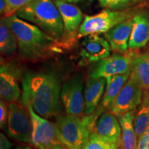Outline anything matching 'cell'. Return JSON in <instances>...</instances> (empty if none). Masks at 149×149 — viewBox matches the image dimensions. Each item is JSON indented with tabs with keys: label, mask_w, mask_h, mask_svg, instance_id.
Returning a JSON list of instances; mask_svg holds the SVG:
<instances>
[{
	"label": "cell",
	"mask_w": 149,
	"mask_h": 149,
	"mask_svg": "<svg viewBox=\"0 0 149 149\" xmlns=\"http://www.w3.org/2000/svg\"><path fill=\"white\" fill-rule=\"evenodd\" d=\"M133 54L134 52H127L125 54L115 53L99 61L91 70L89 77L107 79L113 75L130 72L131 70Z\"/></svg>",
	"instance_id": "10"
},
{
	"label": "cell",
	"mask_w": 149,
	"mask_h": 149,
	"mask_svg": "<svg viewBox=\"0 0 149 149\" xmlns=\"http://www.w3.org/2000/svg\"><path fill=\"white\" fill-rule=\"evenodd\" d=\"M12 144L8 138L1 133L0 134V149H10Z\"/></svg>",
	"instance_id": "28"
},
{
	"label": "cell",
	"mask_w": 149,
	"mask_h": 149,
	"mask_svg": "<svg viewBox=\"0 0 149 149\" xmlns=\"http://www.w3.org/2000/svg\"><path fill=\"white\" fill-rule=\"evenodd\" d=\"M55 3L61 15L67 34H74L83 22V14L77 6L70 3L55 0Z\"/></svg>",
	"instance_id": "17"
},
{
	"label": "cell",
	"mask_w": 149,
	"mask_h": 149,
	"mask_svg": "<svg viewBox=\"0 0 149 149\" xmlns=\"http://www.w3.org/2000/svg\"><path fill=\"white\" fill-rule=\"evenodd\" d=\"M111 48L107 39L98 34L85 37L81 42L80 56L85 62H96L109 57Z\"/></svg>",
	"instance_id": "12"
},
{
	"label": "cell",
	"mask_w": 149,
	"mask_h": 149,
	"mask_svg": "<svg viewBox=\"0 0 149 149\" xmlns=\"http://www.w3.org/2000/svg\"><path fill=\"white\" fill-rule=\"evenodd\" d=\"M100 113L83 117L58 115L56 133L60 144L66 149H81L93 133L96 118Z\"/></svg>",
	"instance_id": "4"
},
{
	"label": "cell",
	"mask_w": 149,
	"mask_h": 149,
	"mask_svg": "<svg viewBox=\"0 0 149 149\" xmlns=\"http://www.w3.org/2000/svg\"><path fill=\"white\" fill-rule=\"evenodd\" d=\"M133 17V13L130 11L109 9L94 15H86L78 30L77 38H82L92 34L106 33Z\"/></svg>",
	"instance_id": "5"
},
{
	"label": "cell",
	"mask_w": 149,
	"mask_h": 149,
	"mask_svg": "<svg viewBox=\"0 0 149 149\" xmlns=\"http://www.w3.org/2000/svg\"><path fill=\"white\" fill-rule=\"evenodd\" d=\"M27 107L32 120V133L30 144L37 148L61 144L56 133L55 124L37 115L31 106Z\"/></svg>",
	"instance_id": "9"
},
{
	"label": "cell",
	"mask_w": 149,
	"mask_h": 149,
	"mask_svg": "<svg viewBox=\"0 0 149 149\" xmlns=\"http://www.w3.org/2000/svg\"><path fill=\"white\" fill-rule=\"evenodd\" d=\"M135 111H132L119 117L122 129L121 146L123 149H137V136L134 127Z\"/></svg>",
	"instance_id": "19"
},
{
	"label": "cell",
	"mask_w": 149,
	"mask_h": 149,
	"mask_svg": "<svg viewBox=\"0 0 149 149\" xmlns=\"http://www.w3.org/2000/svg\"><path fill=\"white\" fill-rule=\"evenodd\" d=\"M21 69L11 62L3 63L0 67V96L6 103L11 104L19 100L21 95L19 81Z\"/></svg>",
	"instance_id": "11"
},
{
	"label": "cell",
	"mask_w": 149,
	"mask_h": 149,
	"mask_svg": "<svg viewBox=\"0 0 149 149\" xmlns=\"http://www.w3.org/2000/svg\"><path fill=\"white\" fill-rule=\"evenodd\" d=\"M132 1H140V0H132Z\"/></svg>",
	"instance_id": "36"
},
{
	"label": "cell",
	"mask_w": 149,
	"mask_h": 149,
	"mask_svg": "<svg viewBox=\"0 0 149 149\" xmlns=\"http://www.w3.org/2000/svg\"><path fill=\"white\" fill-rule=\"evenodd\" d=\"M149 124V91H145L142 101L135 112L134 127L137 137L144 133Z\"/></svg>",
	"instance_id": "22"
},
{
	"label": "cell",
	"mask_w": 149,
	"mask_h": 149,
	"mask_svg": "<svg viewBox=\"0 0 149 149\" xmlns=\"http://www.w3.org/2000/svg\"><path fill=\"white\" fill-rule=\"evenodd\" d=\"M115 145L117 144H109L93 133L86 144L81 149H112Z\"/></svg>",
	"instance_id": "24"
},
{
	"label": "cell",
	"mask_w": 149,
	"mask_h": 149,
	"mask_svg": "<svg viewBox=\"0 0 149 149\" xmlns=\"http://www.w3.org/2000/svg\"><path fill=\"white\" fill-rule=\"evenodd\" d=\"M143 95L142 89L130 75L118 95L109 107V111L118 117L135 111L141 103Z\"/></svg>",
	"instance_id": "8"
},
{
	"label": "cell",
	"mask_w": 149,
	"mask_h": 149,
	"mask_svg": "<svg viewBox=\"0 0 149 149\" xmlns=\"http://www.w3.org/2000/svg\"><path fill=\"white\" fill-rule=\"evenodd\" d=\"M107 79L104 77H89L84 89L85 115H92L103 97Z\"/></svg>",
	"instance_id": "16"
},
{
	"label": "cell",
	"mask_w": 149,
	"mask_h": 149,
	"mask_svg": "<svg viewBox=\"0 0 149 149\" xmlns=\"http://www.w3.org/2000/svg\"><path fill=\"white\" fill-rule=\"evenodd\" d=\"M132 0H99L100 6L109 10L121 9L129 4Z\"/></svg>",
	"instance_id": "25"
},
{
	"label": "cell",
	"mask_w": 149,
	"mask_h": 149,
	"mask_svg": "<svg viewBox=\"0 0 149 149\" xmlns=\"http://www.w3.org/2000/svg\"><path fill=\"white\" fill-rule=\"evenodd\" d=\"M6 19L17 40L19 55L23 58L30 60L42 59L60 50L61 42L46 34L34 24L22 19L16 15Z\"/></svg>",
	"instance_id": "2"
},
{
	"label": "cell",
	"mask_w": 149,
	"mask_h": 149,
	"mask_svg": "<svg viewBox=\"0 0 149 149\" xmlns=\"http://www.w3.org/2000/svg\"><path fill=\"white\" fill-rule=\"evenodd\" d=\"M93 133L111 144L121 145L122 129L117 116L109 111L100 115Z\"/></svg>",
	"instance_id": "13"
},
{
	"label": "cell",
	"mask_w": 149,
	"mask_h": 149,
	"mask_svg": "<svg viewBox=\"0 0 149 149\" xmlns=\"http://www.w3.org/2000/svg\"><path fill=\"white\" fill-rule=\"evenodd\" d=\"M133 17L122 22L104 34L111 46V51L115 53L125 54L128 52V43L133 29Z\"/></svg>",
	"instance_id": "14"
},
{
	"label": "cell",
	"mask_w": 149,
	"mask_h": 149,
	"mask_svg": "<svg viewBox=\"0 0 149 149\" xmlns=\"http://www.w3.org/2000/svg\"><path fill=\"white\" fill-rule=\"evenodd\" d=\"M116 149H123V148H122V147L121 146V145H120V146H117Z\"/></svg>",
	"instance_id": "33"
},
{
	"label": "cell",
	"mask_w": 149,
	"mask_h": 149,
	"mask_svg": "<svg viewBox=\"0 0 149 149\" xmlns=\"http://www.w3.org/2000/svg\"><path fill=\"white\" fill-rule=\"evenodd\" d=\"M118 146H120V145H115V146L114 147H113V148H112V149H116V148H117V147Z\"/></svg>",
	"instance_id": "34"
},
{
	"label": "cell",
	"mask_w": 149,
	"mask_h": 149,
	"mask_svg": "<svg viewBox=\"0 0 149 149\" xmlns=\"http://www.w3.org/2000/svg\"><path fill=\"white\" fill-rule=\"evenodd\" d=\"M130 75V71L126 73L116 74L112 77L107 78V86L104 91L103 97H102L101 104V109H107L111 106L116 97L122 90L126 81L129 79Z\"/></svg>",
	"instance_id": "20"
},
{
	"label": "cell",
	"mask_w": 149,
	"mask_h": 149,
	"mask_svg": "<svg viewBox=\"0 0 149 149\" xmlns=\"http://www.w3.org/2000/svg\"><path fill=\"white\" fill-rule=\"evenodd\" d=\"M6 8V2L5 0H0V13L1 15L2 16Z\"/></svg>",
	"instance_id": "30"
},
{
	"label": "cell",
	"mask_w": 149,
	"mask_h": 149,
	"mask_svg": "<svg viewBox=\"0 0 149 149\" xmlns=\"http://www.w3.org/2000/svg\"><path fill=\"white\" fill-rule=\"evenodd\" d=\"M17 48V40L9 26L7 19L1 17L0 22V52L1 56L12 57L16 53Z\"/></svg>",
	"instance_id": "21"
},
{
	"label": "cell",
	"mask_w": 149,
	"mask_h": 149,
	"mask_svg": "<svg viewBox=\"0 0 149 149\" xmlns=\"http://www.w3.org/2000/svg\"><path fill=\"white\" fill-rule=\"evenodd\" d=\"M83 89L84 80L81 74H77L63 85L61 100L67 115L74 117L84 116L85 102Z\"/></svg>",
	"instance_id": "7"
},
{
	"label": "cell",
	"mask_w": 149,
	"mask_h": 149,
	"mask_svg": "<svg viewBox=\"0 0 149 149\" xmlns=\"http://www.w3.org/2000/svg\"><path fill=\"white\" fill-rule=\"evenodd\" d=\"M133 23L128 48L137 50L144 47L149 42V10L135 14Z\"/></svg>",
	"instance_id": "15"
},
{
	"label": "cell",
	"mask_w": 149,
	"mask_h": 149,
	"mask_svg": "<svg viewBox=\"0 0 149 149\" xmlns=\"http://www.w3.org/2000/svg\"><path fill=\"white\" fill-rule=\"evenodd\" d=\"M58 1H64V2H67V3L74 2V0H58Z\"/></svg>",
	"instance_id": "32"
},
{
	"label": "cell",
	"mask_w": 149,
	"mask_h": 149,
	"mask_svg": "<svg viewBox=\"0 0 149 149\" xmlns=\"http://www.w3.org/2000/svg\"><path fill=\"white\" fill-rule=\"evenodd\" d=\"M81 1V0H74V2H76V1Z\"/></svg>",
	"instance_id": "35"
},
{
	"label": "cell",
	"mask_w": 149,
	"mask_h": 149,
	"mask_svg": "<svg viewBox=\"0 0 149 149\" xmlns=\"http://www.w3.org/2000/svg\"><path fill=\"white\" fill-rule=\"evenodd\" d=\"M7 133L22 142H31L32 120L28 107L17 102L9 104Z\"/></svg>",
	"instance_id": "6"
},
{
	"label": "cell",
	"mask_w": 149,
	"mask_h": 149,
	"mask_svg": "<svg viewBox=\"0 0 149 149\" xmlns=\"http://www.w3.org/2000/svg\"><path fill=\"white\" fill-rule=\"evenodd\" d=\"M6 103L3 100L0 101V127L3 130L6 126L8 118V107H7Z\"/></svg>",
	"instance_id": "26"
},
{
	"label": "cell",
	"mask_w": 149,
	"mask_h": 149,
	"mask_svg": "<svg viewBox=\"0 0 149 149\" xmlns=\"http://www.w3.org/2000/svg\"><path fill=\"white\" fill-rule=\"evenodd\" d=\"M37 149H64V146L61 144H55L53 145V146L46 147V148H37Z\"/></svg>",
	"instance_id": "29"
},
{
	"label": "cell",
	"mask_w": 149,
	"mask_h": 149,
	"mask_svg": "<svg viewBox=\"0 0 149 149\" xmlns=\"http://www.w3.org/2000/svg\"><path fill=\"white\" fill-rule=\"evenodd\" d=\"M130 77L143 91H149V53L134 52Z\"/></svg>",
	"instance_id": "18"
},
{
	"label": "cell",
	"mask_w": 149,
	"mask_h": 149,
	"mask_svg": "<svg viewBox=\"0 0 149 149\" xmlns=\"http://www.w3.org/2000/svg\"><path fill=\"white\" fill-rule=\"evenodd\" d=\"M15 149H32V148L29 146H19V147H17Z\"/></svg>",
	"instance_id": "31"
},
{
	"label": "cell",
	"mask_w": 149,
	"mask_h": 149,
	"mask_svg": "<svg viewBox=\"0 0 149 149\" xmlns=\"http://www.w3.org/2000/svg\"><path fill=\"white\" fill-rule=\"evenodd\" d=\"M61 88L55 74L44 72H26L22 79V104L31 106L44 118L57 116L60 112Z\"/></svg>",
	"instance_id": "1"
},
{
	"label": "cell",
	"mask_w": 149,
	"mask_h": 149,
	"mask_svg": "<svg viewBox=\"0 0 149 149\" xmlns=\"http://www.w3.org/2000/svg\"><path fill=\"white\" fill-rule=\"evenodd\" d=\"M33 0H5L6 8L3 14V17H10L15 15L16 13L31 2Z\"/></svg>",
	"instance_id": "23"
},
{
	"label": "cell",
	"mask_w": 149,
	"mask_h": 149,
	"mask_svg": "<svg viewBox=\"0 0 149 149\" xmlns=\"http://www.w3.org/2000/svg\"><path fill=\"white\" fill-rule=\"evenodd\" d=\"M137 149H149V124L144 133L138 138Z\"/></svg>",
	"instance_id": "27"
},
{
	"label": "cell",
	"mask_w": 149,
	"mask_h": 149,
	"mask_svg": "<svg viewBox=\"0 0 149 149\" xmlns=\"http://www.w3.org/2000/svg\"><path fill=\"white\" fill-rule=\"evenodd\" d=\"M22 19L34 24L46 34L60 42L65 36L61 15L53 0H33L16 13Z\"/></svg>",
	"instance_id": "3"
}]
</instances>
